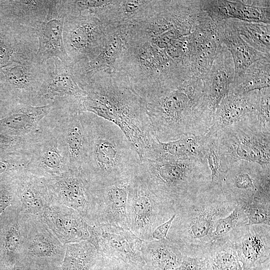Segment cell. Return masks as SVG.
Segmentation results:
<instances>
[{
  "instance_id": "cell-1",
  "label": "cell",
  "mask_w": 270,
  "mask_h": 270,
  "mask_svg": "<svg viewBox=\"0 0 270 270\" xmlns=\"http://www.w3.org/2000/svg\"><path fill=\"white\" fill-rule=\"evenodd\" d=\"M82 87L86 96L82 112H88L117 126L138 154L146 156L156 138L147 114L146 104L128 76L114 68L95 74Z\"/></svg>"
},
{
  "instance_id": "cell-2",
  "label": "cell",
  "mask_w": 270,
  "mask_h": 270,
  "mask_svg": "<svg viewBox=\"0 0 270 270\" xmlns=\"http://www.w3.org/2000/svg\"><path fill=\"white\" fill-rule=\"evenodd\" d=\"M144 102L152 132L161 142L204 134L212 126L214 112L202 80L194 76L156 93Z\"/></svg>"
},
{
  "instance_id": "cell-3",
  "label": "cell",
  "mask_w": 270,
  "mask_h": 270,
  "mask_svg": "<svg viewBox=\"0 0 270 270\" xmlns=\"http://www.w3.org/2000/svg\"><path fill=\"white\" fill-rule=\"evenodd\" d=\"M236 206L220 188L210 184L176 208L168 238L184 256L204 258L216 246L212 234L217 222Z\"/></svg>"
},
{
  "instance_id": "cell-4",
  "label": "cell",
  "mask_w": 270,
  "mask_h": 270,
  "mask_svg": "<svg viewBox=\"0 0 270 270\" xmlns=\"http://www.w3.org/2000/svg\"><path fill=\"white\" fill-rule=\"evenodd\" d=\"M140 160L122 130L92 114L89 148L82 171L94 186L130 178Z\"/></svg>"
},
{
  "instance_id": "cell-5",
  "label": "cell",
  "mask_w": 270,
  "mask_h": 270,
  "mask_svg": "<svg viewBox=\"0 0 270 270\" xmlns=\"http://www.w3.org/2000/svg\"><path fill=\"white\" fill-rule=\"evenodd\" d=\"M137 170L152 191L174 210L210 183V172L206 159L144 160Z\"/></svg>"
},
{
  "instance_id": "cell-6",
  "label": "cell",
  "mask_w": 270,
  "mask_h": 270,
  "mask_svg": "<svg viewBox=\"0 0 270 270\" xmlns=\"http://www.w3.org/2000/svg\"><path fill=\"white\" fill-rule=\"evenodd\" d=\"M137 169L130 180L127 218L130 230L148 242L152 240L154 230L175 214V210L152 191Z\"/></svg>"
},
{
  "instance_id": "cell-7",
  "label": "cell",
  "mask_w": 270,
  "mask_h": 270,
  "mask_svg": "<svg viewBox=\"0 0 270 270\" xmlns=\"http://www.w3.org/2000/svg\"><path fill=\"white\" fill-rule=\"evenodd\" d=\"M216 136L231 164L246 160L270 168V132L264 131L254 116L220 130Z\"/></svg>"
},
{
  "instance_id": "cell-8",
  "label": "cell",
  "mask_w": 270,
  "mask_h": 270,
  "mask_svg": "<svg viewBox=\"0 0 270 270\" xmlns=\"http://www.w3.org/2000/svg\"><path fill=\"white\" fill-rule=\"evenodd\" d=\"M92 113L78 112L69 106L54 104L44 118L60 136L66 147L70 168L82 170L90 145Z\"/></svg>"
},
{
  "instance_id": "cell-9",
  "label": "cell",
  "mask_w": 270,
  "mask_h": 270,
  "mask_svg": "<svg viewBox=\"0 0 270 270\" xmlns=\"http://www.w3.org/2000/svg\"><path fill=\"white\" fill-rule=\"evenodd\" d=\"M26 151L29 157L26 170L35 175L50 178L70 169L63 140L44 118L38 130L28 138Z\"/></svg>"
},
{
  "instance_id": "cell-10",
  "label": "cell",
  "mask_w": 270,
  "mask_h": 270,
  "mask_svg": "<svg viewBox=\"0 0 270 270\" xmlns=\"http://www.w3.org/2000/svg\"><path fill=\"white\" fill-rule=\"evenodd\" d=\"M106 31L102 22L92 14L65 15L63 40L73 64L88 62L103 49Z\"/></svg>"
},
{
  "instance_id": "cell-11",
  "label": "cell",
  "mask_w": 270,
  "mask_h": 270,
  "mask_svg": "<svg viewBox=\"0 0 270 270\" xmlns=\"http://www.w3.org/2000/svg\"><path fill=\"white\" fill-rule=\"evenodd\" d=\"M270 168L246 160L234 162L222 185V192L236 204H270Z\"/></svg>"
},
{
  "instance_id": "cell-12",
  "label": "cell",
  "mask_w": 270,
  "mask_h": 270,
  "mask_svg": "<svg viewBox=\"0 0 270 270\" xmlns=\"http://www.w3.org/2000/svg\"><path fill=\"white\" fill-rule=\"evenodd\" d=\"M45 179L52 203L72 208L88 224H94L96 206L94 188L82 170L70 169L60 176Z\"/></svg>"
},
{
  "instance_id": "cell-13",
  "label": "cell",
  "mask_w": 270,
  "mask_h": 270,
  "mask_svg": "<svg viewBox=\"0 0 270 270\" xmlns=\"http://www.w3.org/2000/svg\"><path fill=\"white\" fill-rule=\"evenodd\" d=\"M88 242L101 256L146 267L142 254L143 241L129 230L112 224H88Z\"/></svg>"
},
{
  "instance_id": "cell-14",
  "label": "cell",
  "mask_w": 270,
  "mask_h": 270,
  "mask_svg": "<svg viewBox=\"0 0 270 270\" xmlns=\"http://www.w3.org/2000/svg\"><path fill=\"white\" fill-rule=\"evenodd\" d=\"M46 73L35 99L34 106H41L62 102L81 112L86 92L78 82L72 66L66 65L56 58L46 62Z\"/></svg>"
},
{
  "instance_id": "cell-15",
  "label": "cell",
  "mask_w": 270,
  "mask_h": 270,
  "mask_svg": "<svg viewBox=\"0 0 270 270\" xmlns=\"http://www.w3.org/2000/svg\"><path fill=\"white\" fill-rule=\"evenodd\" d=\"M65 252L66 245L44 222L39 218L28 217L19 263L62 266Z\"/></svg>"
},
{
  "instance_id": "cell-16",
  "label": "cell",
  "mask_w": 270,
  "mask_h": 270,
  "mask_svg": "<svg viewBox=\"0 0 270 270\" xmlns=\"http://www.w3.org/2000/svg\"><path fill=\"white\" fill-rule=\"evenodd\" d=\"M222 46L218 22L202 10L192 32L191 67L193 76L202 80L204 78Z\"/></svg>"
},
{
  "instance_id": "cell-17",
  "label": "cell",
  "mask_w": 270,
  "mask_h": 270,
  "mask_svg": "<svg viewBox=\"0 0 270 270\" xmlns=\"http://www.w3.org/2000/svg\"><path fill=\"white\" fill-rule=\"evenodd\" d=\"M130 178L94 186L96 206L93 224H112L129 230L126 206Z\"/></svg>"
},
{
  "instance_id": "cell-18",
  "label": "cell",
  "mask_w": 270,
  "mask_h": 270,
  "mask_svg": "<svg viewBox=\"0 0 270 270\" xmlns=\"http://www.w3.org/2000/svg\"><path fill=\"white\" fill-rule=\"evenodd\" d=\"M0 70L14 92L17 103L34 106L46 76V63H40L36 57L13 62Z\"/></svg>"
},
{
  "instance_id": "cell-19",
  "label": "cell",
  "mask_w": 270,
  "mask_h": 270,
  "mask_svg": "<svg viewBox=\"0 0 270 270\" xmlns=\"http://www.w3.org/2000/svg\"><path fill=\"white\" fill-rule=\"evenodd\" d=\"M64 15L58 0H50L47 16L36 30L38 40L36 58L44 64L56 58L66 65L73 64L64 44L63 29Z\"/></svg>"
},
{
  "instance_id": "cell-20",
  "label": "cell",
  "mask_w": 270,
  "mask_h": 270,
  "mask_svg": "<svg viewBox=\"0 0 270 270\" xmlns=\"http://www.w3.org/2000/svg\"><path fill=\"white\" fill-rule=\"evenodd\" d=\"M39 219L64 245L88 240V224L78 212L72 208L52 203Z\"/></svg>"
},
{
  "instance_id": "cell-21",
  "label": "cell",
  "mask_w": 270,
  "mask_h": 270,
  "mask_svg": "<svg viewBox=\"0 0 270 270\" xmlns=\"http://www.w3.org/2000/svg\"><path fill=\"white\" fill-rule=\"evenodd\" d=\"M232 243L243 270H252L270 258V226L246 224Z\"/></svg>"
},
{
  "instance_id": "cell-22",
  "label": "cell",
  "mask_w": 270,
  "mask_h": 270,
  "mask_svg": "<svg viewBox=\"0 0 270 270\" xmlns=\"http://www.w3.org/2000/svg\"><path fill=\"white\" fill-rule=\"evenodd\" d=\"M212 134L207 132L202 135L186 136L166 142H161L156 137L144 160H164L206 159L205 154Z\"/></svg>"
},
{
  "instance_id": "cell-23",
  "label": "cell",
  "mask_w": 270,
  "mask_h": 270,
  "mask_svg": "<svg viewBox=\"0 0 270 270\" xmlns=\"http://www.w3.org/2000/svg\"><path fill=\"white\" fill-rule=\"evenodd\" d=\"M156 0H107L92 14L96 16L106 28L131 26L147 18L152 12Z\"/></svg>"
},
{
  "instance_id": "cell-24",
  "label": "cell",
  "mask_w": 270,
  "mask_h": 270,
  "mask_svg": "<svg viewBox=\"0 0 270 270\" xmlns=\"http://www.w3.org/2000/svg\"><path fill=\"white\" fill-rule=\"evenodd\" d=\"M14 182L20 203V213L40 218L53 202L46 179L26 170L14 178Z\"/></svg>"
},
{
  "instance_id": "cell-25",
  "label": "cell",
  "mask_w": 270,
  "mask_h": 270,
  "mask_svg": "<svg viewBox=\"0 0 270 270\" xmlns=\"http://www.w3.org/2000/svg\"><path fill=\"white\" fill-rule=\"evenodd\" d=\"M130 28L125 26L106 28V44L100 53L88 62L73 64L74 75L80 86L98 72L114 69Z\"/></svg>"
},
{
  "instance_id": "cell-26",
  "label": "cell",
  "mask_w": 270,
  "mask_h": 270,
  "mask_svg": "<svg viewBox=\"0 0 270 270\" xmlns=\"http://www.w3.org/2000/svg\"><path fill=\"white\" fill-rule=\"evenodd\" d=\"M200 6L201 10L215 22L236 19L270 24V7L250 5L244 0H200Z\"/></svg>"
},
{
  "instance_id": "cell-27",
  "label": "cell",
  "mask_w": 270,
  "mask_h": 270,
  "mask_svg": "<svg viewBox=\"0 0 270 270\" xmlns=\"http://www.w3.org/2000/svg\"><path fill=\"white\" fill-rule=\"evenodd\" d=\"M260 90L244 94L228 92L216 108L208 132H217L232 124L256 116Z\"/></svg>"
},
{
  "instance_id": "cell-28",
  "label": "cell",
  "mask_w": 270,
  "mask_h": 270,
  "mask_svg": "<svg viewBox=\"0 0 270 270\" xmlns=\"http://www.w3.org/2000/svg\"><path fill=\"white\" fill-rule=\"evenodd\" d=\"M234 78L232 56L222 44L210 68L202 80L205 95L214 112L221 100L228 95Z\"/></svg>"
},
{
  "instance_id": "cell-29",
  "label": "cell",
  "mask_w": 270,
  "mask_h": 270,
  "mask_svg": "<svg viewBox=\"0 0 270 270\" xmlns=\"http://www.w3.org/2000/svg\"><path fill=\"white\" fill-rule=\"evenodd\" d=\"M28 221L19 213L0 226V267L10 269L19 263Z\"/></svg>"
},
{
  "instance_id": "cell-30",
  "label": "cell",
  "mask_w": 270,
  "mask_h": 270,
  "mask_svg": "<svg viewBox=\"0 0 270 270\" xmlns=\"http://www.w3.org/2000/svg\"><path fill=\"white\" fill-rule=\"evenodd\" d=\"M53 104L41 106L17 103L13 111L0 119V128L12 136L28 137L36 132L42 120L50 112Z\"/></svg>"
},
{
  "instance_id": "cell-31",
  "label": "cell",
  "mask_w": 270,
  "mask_h": 270,
  "mask_svg": "<svg viewBox=\"0 0 270 270\" xmlns=\"http://www.w3.org/2000/svg\"><path fill=\"white\" fill-rule=\"evenodd\" d=\"M218 24L221 42L229 51L233 61L234 81L240 80L253 63L262 58H270V55L256 50L245 42L226 20L218 22Z\"/></svg>"
},
{
  "instance_id": "cell-32",
  "label": "cell",
  "mask_w": 270,
  "mask_h": 270,
  "mask_svg": "<svg viewBox=\"0 0 270 270\" xmlns=\"http://www.w3.org/2000/svg\"><path fill=\"white\" fill-rule=\"evenodd\" d=\"M142 254L148 270H171L179 266L184 255L169 238L142 242Z\"/></svg>"
},
{
  "instance_id": "cell-33",
  "label": "cell",
  "mask_w": 270,
  "mask_h": 270,
  "mask_svg": "<svg viewBox=\"0 0 270 270\" xmlns=\"http://www.w3.org/2000/svg\"><path fill=\"white\" fill-rule=\"evenodd\" d=\"M270 58H266L250 66L240 80L233 82L228 92L244 94L270 88Z\"/></svg>"
},
{
  "instance_id": "cell-34",
  "label": "cell",
  "mask_w": 270,
  "mask_h": 270,
  "mask_svg": "<svg viewBox=\"0 0 270 270\" xmlns=\"http://www.w3.org/2000/svg\"><path fill=\"white\" fill-rule=\"evenodd\" d=\"M50 1H9L16 24L36 30L47 16Z\"/></svg>"
},
{
  "instance_id": "cell-35",
  "label": "cell",
  "mask_w": 270,
  "mask_h": 270,
  "mask_svg": "<svg viewBox=\"0 0 270 270\" xmlns=\"http://www.w3.org/2000/svg\"><path fill=\"white\" fill-rule=\"evenodd\" d=\"M228 23L256 50L270 55V24L228 19Z\"/></svg>"
},
{
  "instance_id": "cell-36",
  "label": "cell",
  "mask_w": 270,
  "mask_h": 270,
  "mask_svg": "<svg viewBox=\"0 0 270 270\" xmlns=\"http://www.w3.org/2000/svg\"><path fill=\"white\" fill-rule=\"evenodd\" d=\"M99 254L88 241L66 244L62 270H89L95 264Z\"/></svg>"
},
{
  "instance_id": "cell-37",
  "label": "cell",
  "mask_w": 270,
  "mask_h": 270,
  "mask_svg": "<svg viewBox=\"0 0 270 270\" xmlns=\"http://www.w3.org/2000/svg\"><path fill=\"white\" fill-rule=\"evenodd\" d=\"M248 224V219L242 208L236 204L228 216L218 220L212 234L214 246L233 242L240 230Z\"/></svg>"
},
{
  "instance_id": "cell-38",
  "label": "cell",
  "mask_w": 270,
  "mask_h": 270,
  "mask_svg": "<svg viewBox=\"0 0 270 270\" xmlns=\"http://www.w3.org/2000/svg\"><path fill=\"white\" fill-rule=\"evenodd\" d=\"M205 158L210 172V185L222 188L224 178L232 164L218 144L216 133L211 136Z\"/></svg>"
},
{
  "instance_id": "cell-39",
  "label": "cell",
  "mask_w": 270,
  "mask_h": 270,
  "mask_svg": "<svg viewBox=\"0 0 270 270\" xmlns=\"http://www.w3.org/2000/svg\"><path fill=\"white\" fill-rule=\"evenodd\" d=\"M204 258L203 270H244L230 242L215 246Z\"/></svg>"
},
{
  "instance_id": "cell-40",
  "label": "cell",
  "mask_w": 270,
  "mask_h": 270,
  "mask_svg": "<svg viewBox=\"0 0 270 270\" xmlns=\"http://www.w3.org/2000/svg\"><path fill=\"white\" fill-rule=\"evenodd\" d=\"M20 203L16 186L12 180L8 186L0 188V226L20 213Z\"/></svg>"
},
{
  "instance_id": "cell-41",
  "label": "cell",
  "mask_w": 270,
  "mask_h": 270,
  "mask_svg": "<svg viewBox=\"0 0 270 270\" xmlns=\"http://www.w3.org/2000/svg\"><path fill=\"white\" fill-rule=\"evenodd\" d=\"M238 204L248 219V225L270 226V204L259 202Z\"/></svg>"
},
{
  "instance_id": "cell-42",
  "label": "cell",
  "mask_w": 270,
  "mask_h": 270,
  "mask_svg": "<svg viewBox=\"0 0 270 270\" xmlns=\"http://www.w3.org/2000/svg\"><path fill=\"white\" fill-rule=\"evenodd\" d=\"M260 92L256 118L262 128L265 132H270V88H266Z\"/></svg>"
},
{
  "instance_id": "cell-43",
  "label": "cell",
  "mask_w": 270,
  "mask_h": 270,
  "mask_svg": "<svg viewBox=\"0 0 270 270\" xmlns=\"http://www.w3.org/2000/svg\"><path fill=\"white\" fill-rule=\"evenodd\" d=\"M176 214H174L168 220L158 226L152 233V240H160L168 238V234L172 222Z\"/></svg>"
},
{
  "instance_id": "cell-44",
  "label": "cell",
  "mask_w": 270,
  "mask_h": 270,
  "mask_svg": "<svg viewBox=\"0 0 270 270\" xmlns=\"http://www.w3.org/2000/svg\"><path fill=\"white\" fill-rule=\"evenodd\" d=\"M10 269L11 270H62V266H42L25 262H20Z\"/></svg>"
},
{
  "instance_id": "cell-45",
  "label": "cell",
  "mask_w": 270,
  "mask_h": 270,
  "mask_svg": "<svg viewBox=\"0 0 270 270\" xmlns=\"http://www.w3.org/2000/svg\"><path fill=\"white\" fill-rule=\"evenodd\" d=\"M108 259L110 270H148L146 267L133 265L120 260Z\"/></svg>"
},
{
  "instance_id": "cell-46",
  "label": "cell",
  "mask_w": 270,
  "mask_h": 270,
  "mask_svg": "<svg viewBox=\"0 0 270 270\" xmlns=\"http://www.w3.org/2000/svg\"><path fill=\"white\" fill-rule=\"evenodd\" d=\"M89 270H110L109 259L99 254L96 262Z\"/></svg>"
},
{
  "instance_id": "cell-47",
  "label": "cell",
  "mask_w": 270,
  "mask_h": 270,
  "mask_svg": "<svg viewBox=\"0 0 270 270\" xmlns=\"http://www.w3.org/2000/svg\"><path fill=\"white\" fill-rule=\"evenodd\" d=\"M259 270H270V258L258 266Z\"/></svg>"
},
{
  "instance_id": "cell-48",
  "label": "cell",
  "mask_w": 270,
  "mask_h": 270,
  "mask_svg": "<svg viewBox=\"0 0 270 270\" xmlns=\"http://www.w3.org/2000/svg\"><path fill=\"white\" fill-rule=\"evenodd\" d=\"M0 270H11V269L6 268L2 267H0Z\"/></svg>"
},
{
  "instance_id": "cell-49",
  "label": "cell",
  "mask_w": 270,
  "mask_h": 270,
  "mask_svg": "<svg viewBox=\"0 0 270 270\" xmlns=\"http://www.w3.org/2000/svg\"><path fill=\"white\" fill-rule=\"evenodd\" d=\"M252 270H259L258 266L252 268Z\"/></svg>"
}]
</instances>
